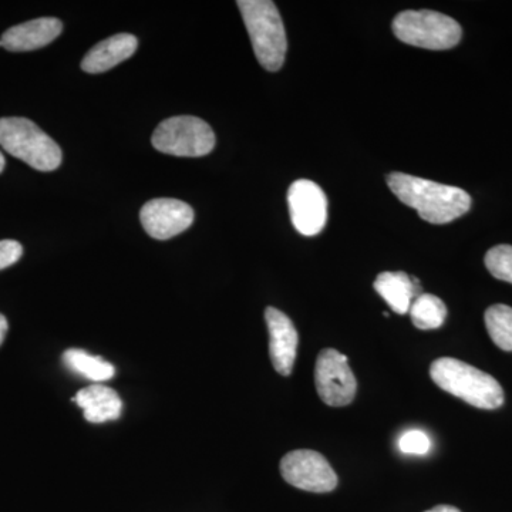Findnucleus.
<instances>
[{
	"label": "nucleus",
	"instance_id": "1",
	"mask_svg": "<svg viewBox=\"0 0 512 512\" xmlns=\"http://www.w3.org/2000/svg\"><path fill=\"white\" fill-rule=\"evenodd\" d=\"M387 184L403 204L414 208L421 220L430 224H448L463 217L471 208L470 195L453 185L403 173L390 174Z\"/></svg>",
	"mask_w": 512,
	"mask_h": 512
},
{
	"label": "nucleus",
	"instance_id": "2",
	"mask_svg": "<svg viewBox=\"0 0 512 512\" xmlns=\"http://www.w3.org/2000/svg\"><path fill=\"white\" fill-rule=\"evenodd\" d=\"M430 377L444 392L483 410L504 404V390L493 376L454 357H440L430 366Z\"/></svg>",
	"mask_w": 512,
	"mask_h": 512
},
{
	"label": "nucleus",
	"instance_id": "3",
	"mask_svg": "<svg viewBox=\"0 0 512 512\" xmlns=\"http://www.w3.org/2000/svg\"><path fill=\"white\" fill-rule=\"evenodd\" d=\"M237 5L259 64L268 72H278L284 66L288 40L275 3L271 0H239Z\"/></svg>",
	"mask_w": 512,
	"mask_h": 512
},
{
	"label": "nucleus",
	"instance_id": "4",
	"mask_svg": "<svg viewBox=\"0 0 512 512\" xmlns=\"http://www.w3.org/2000/svg\"><path fill=\"white\" fill-rule=\"evenodd\" d=\"M0 147L37 171L57 170L62 164V150L56 141L23 117L0 119Z\"/></svg>",
	"mask_w": 512,
	"mask_h": 512
},
{
	"label": "nucleus",
	"instance_id": "5",
	"mask_svg": "<svg viewBox=\"0 0 512 512\" xmlns=\"http://www.w3.org/2000/svg\"><path fill=\"white\" fill-rule=\"evenodd\" d=\"M397 39L410 46L429 50L453 49L460 43L463 30L458 22L434 10H406L393 20Z\"/></svg>",
	"mask_w": 512,
	"mask_h": 512
},
{
	"label": "nucleus",
	"instance_id": "6",
	"mask_svg": "<svg viewBox=\"0 0 512 512\" xmlns=\"http://www.w3.org/2000/svg\"><path fill=\"white\" fill-rule=\"evenodd\" d=\"M160 153L175 157H202L215 147V134L210 124L192 116L164 120L151 138Z\"/></svg>",
	"mask_w": 512,
	"mask_h": 512
},
{
	"label": "nucleus",
	"instance_id": "7",
	"mask_svg": "<svg viewBox=\"0 0 512 512\" xmlns=\"http://www.w3.org/2000/svg\"><path fill=\"white\" fill-rule=\"evenodd\" d=\"M315 384L320 399L328 406L343 407L352 403L357 383L348 365V356L336 349L322 350L316 360Z\"/></svg>",
	"mask_w": 512,
	"mask_h": 512
},
{
	"label": "nucleus",
	"instance_id": "8",
	"mask_svg": "<svg viewBox=\"0 0 512 512\" xmlns=\"http://www.w3.org/2000/svg\"><path fill=\"white\" fill-rule=\"evenodd\" d=\"M281 474L286 483L309 493H330L338 485V476L329 461L313 450L286 454L281 461Z\"/></svg>",
	"mask_w": 512,
	"mask_h": 512
},
{
	"label": "nucleus",
	"instance_id": "9",
	"mask_svg": "<svg viewBox=\"0 0 512 512\" xmlns=\"http://www.w3.org/2000/svg\"><path fill=\"white\" fill-rule=\"evenodd\" d=\"M289 214L293 227L305 237H315L328 221V198L318 184L298 180L288 191Z\"/></svg>",
	"mask_w": 512,
	"mask_h": 512
},
{
	"label": "nucleus",
	"instance_id": "10",
	"mask_svg": "<svg viewBox=\"0 0 512 512\" xmlns=\"http://www.w3.org/2000/svg\"><path fill=\"white\" fill-rule=\"evenodd\" d=\"M140 220L151 238L165 241L177 237L191 227L194 222V210L184 201L156 198L141 208Z\"/></svg>",
	"mask_w": 512,
	"mask_h": 512
},
{
	"label": "nucleus",
	"instance_id": "11",
	"mask_svg": "<svg viewBox=\"0 0 512 512\" xmlns=\"http://www.w3.org/2000/svg\"><path fill=\"white\" fill-rule=\"evenodd\" d=\"M265 320L269 332V355L272 365L279 375L289 376L298 355V332L292 320L272 306L266 308Z\"/></svg>",
	"mask_w": 512,
	"mask_h": 512
},
{
	"label": "nucleus",
	"instance_id": "12",
	"mask_svg": "<svg viewBox=\"0 0 512 512\" xmlns=\"http://www.w3.org/2000/svg\"><path fill=\"white\" fill-rule=\"evenodd\" d=\"M63 23L56 18H39L13 26L0 37V47L9 52L42 49L60 36Z\"/></svg>",
	"mask_w": 512,
	"mask_h": 512
},
{
	"label": "nucleus",
	"instance_id": "13",
	"mask_svg": "<svg viewBox=\"0 0 512 512\" xmlns=\"http://www.w3.org/2000/svg\"><path fill=\"white\" fill-rule=\"evenodd\" d=\"M138 40L130 33H120L97 43L82 60L83 72L90 74L109 72L136 53Z\"/></svg>",
	"mask_w": 512,
	"mask_h": 512
},
{
	"label": "nucleus",
	"instance_id": "14",
	"mask_svg": "<svg viewBox=\"0 0 512 512\" xmlns=\"http://www.w3.org/2000/svg\"><path fill=\"white\" fill-rule=\"evenodd\" d=\"M73 402L82 407L84 419L90 423L97 424L117 420L123 412V402L116 390L100 383L84 387L73 397Z\"/></svg>",
	"mask_w": 512,
	"mask_h": 512
},
{
	"label": "nucleus",
	"instance_id": "15",
	"mask_svg": "<svg viewBox=\"0 0 512 512\" xmlns=\"http://www.w3.org/2000/svg\"><path fill=\"white\" fill-rule=\"evenodd\" d=\"M373 286L392 311L399 315L409 313L414 299L423 293L417 278L407 275L406 272H383L377 276Z\"/></svg>",
	"mask_w": 512,
	"mask_h": 512
},
{
	"label": "nucleus",
	"instance_id": "16",
	"mask_svg": "<svg viewBox=\"0 0 512 512\" xmlns=\"http://www.w3.org/2000/svg\"><path fill=\"white\" fill-rule=\"evenodd\" d=\"M63 365L94 383L107 382L116 375V369L111 363L106 362L103 357L93 356L82 349H67L63 353Z\"/></svg>",
	"mask_w": 512,
	"mask_h": 512
},
{
	"label": "nucleus",
	"instance_id": "17",
	"mask_svg": "<svg viewBox=\"0 0 512 512\" xmlns=\"http://www.w3.org/2000/svg\"><path fill=\"white\" fill-rule=\"evenodd\" d=\"M409 312L413 325L421 330L439 329L447 318L446 305L431 293H421L414 299Z\"/></svg>",
	"mask_w": 512,
	"mask_h": 512
},
{
	"label": "nucleus",
	"instance_id": "18",
	"mask_svg": "<svg viewBox=\"0 0 512 512\" xmlns=\"http://www.w3.org/2000/svg\"><path fill=\"white\" fill-rule=\"evenodd\" d=\"M485 328L491 340L501 350L512 352V308L511 306L498 305L490 306L484 315Z\"/></svg>",
	"mask_w": 512,
	"mask_h": 512
},
{
	"label": "nucleus",
	"instance_id": "19",
	"mask_svg": "<svg viewBox=\"0 0 512 512\" xmlns=\"http://www.w3.org/2000/svg\"><path fill=\"white\" fill-rule=\"evenodd\" d=\"M485 266L494 278L512 284V245H497L485 255Z\"/></svg>",
	"mask_w": 512,
	"mask_h": 512
},
{
	"label": "nucleus",
	"instance_id": "20",
	"mask_svg": "<svg viewBox=\"0 0 512 512\" xmlns=\"http://www.w3.org/2000/svg\"><path fill=\"white\" fill-rule=\"evenodd\" d=\"M399 448L404 454L426 456L431 448V440L424 431L409 430L400 437Z\"/></svg>",
	"mask_w": 512,
	"mask_h": 512
},
{
	"label": "nucleus",
	"instance_id": "21",
	"mask_svg": "<svg viewBox=\"0 0 512 512\" xmlns=\"http://www.w3.org/2000/svg\"><path fill=\"white\" fill-rule=\"evenodd\" d=\"M23 248L18 241L5 239L0 241V271L15 265L22 258Z\"/></svg>",
	"mask_w": 512,
	"mask_h": 512
},
{
	"label": "nucleus",
	"instance_id": "22",
	"mask_svg": "<svg viewBox=\"0 0 512 512\" xmlns=\"http://www.w3.org/2000/svg\"><path fill=\"white\" fill-rule=\"evenodd\" d=\"M9 325L8 319L0 313V346H2L3 340L6 338V333H8Z\"/></svg>",
	"mask_w": 512,
	"mask_h": 512
},
{
	"label": "nucleus",
	"instance_id": "23",
	"mask_svg": "<svg viewBox=\"0 0 512 512\" xmlns=\"http://www.w3.org/2000/svg\"><path fill=\"white\" fill-rule=\"evenodd\" d=\"M426 512H461L457 510L456 507H450V505H439V507L431 508V510Z\"/></svg>",
	"mask_w": 512,
	"mask_h": 512
},
{
	"label": "nucleus",
	"instance_id": "24",
	"mask_svg": "<svg viewBox=\"0 0 512 512\" xmlns=\"http://www.w3.org/2000/svg\"><path fill=\"white\" fill-rule=\"evenodd\" d=\"M5 157H3V154L0 153V173H2L3 168H5Z\"/></svg>",
	"mask_w": 512,
	"mask_h": 512
}]
</instances>
